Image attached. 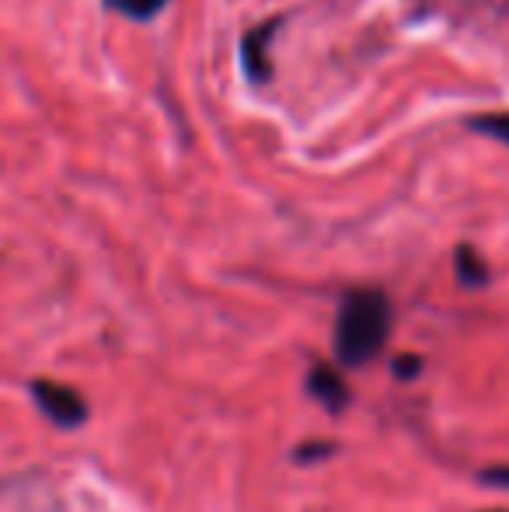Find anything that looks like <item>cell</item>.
<instances>
[{"instance_id": "obj_1", "label": "cell", "mask_w": 509, "mask_h": 512, "mask_svg": "<svg viewBox=\"0 0 509 512\" xmlns=\"http://www.w3.org/2000/svg\"><path fill=\"white\" fill-rule=\"evenodd\" d=\"M391 335V304L381 290H356L342 300L335 321V356L346 366L377 359Z\"/></svg>"}, {"instance_id": "obj_2", "label": "cell", "mask_w": 509, "mask_h": 512, "mask_svg": "<svg viewBox=\"0 0 509 512\" xmlns=\"http://www.w3.org/2000/svg\"><path fill=\"white\" fill-rule=\"evenodd\" d=\"M32 398L42 408V415L60 425V429H77L81 422H88V405H84V398L74 387L42 377L32 384Z\"/></svg>"}, {"instance_id": "obj_3", "label": "cell", "mask_w": 509, "mask_h": 512, "mask_svg": "<svg viewBox=\"0 0 509 512\" xmlns=\"http://www.w3.org/2000/svg\"><path fill=\"white\" fill-rule=\"evenodd\" d=\"M279 25H283V18H272V21H265V25L252 28V32L241 39V67H245V77L252 84H269V77H272L269 42Z\"/></svg>"}, {"instance_id": "obj_4", "label": "cell", "mask_w": 509, "mask_h": 512, "mask_svg": "<svg viewBox=\"0 0 509 512\" xmlns=\"http://www.w3.org/2000/svg\"><path fill=\"white\" fill-rule=\"evenodd\" d=\"M307 391L311 398H318L328 411H342L349 405V387L332 366H314L311 377H307Z\"/></svg>"}, {"instance_id": "obj_5", "label": "cell", "mask_w": 509, "mask_h": 512, "mask_svg": "<svg viewBox=\"0 0 509 512\" xmlns=\"http://www.w3.org/2000/svg\"><path fill=\"white\" fill-rule=\"evenodd\" d=\"M457 276H461L464 286H482L485 279H489L485 262L478 258L475 248H468V244H461V248H457Z\"/></svg>"}, {"instance_id": "obj_6", "label": "cell", "mask_w": 509, "mask_h": 512, "mask_svg": "<svg viewBox=\"0 0 509 512\" xmlns=\"http://www.w3.org/2000/svg\"><path fill=\"white\" fill-rule=\"evenodd\" d=\"M105 7L123 18H133V21H150L168 7V0H105Z\"/></svg>"}, {"instance_id": "obj_7", "label": "cell", "mask_w": 509, "mask_h": 512, "mask_svg": "<svg viewBox=\"0 0 509 512\" xmlns=\"http://www.w3.org/2000/svg\"><path fill=\"white\" fill-rule=\"evenodd\" d=\"M471 129H478V133H485V136H496V140H503L509 147V112L478 115V119H471Z\"/></svg>"}, {"instance_id": "obj_8", "label": "cell", "mask_w": 509, "mask_h": 512, "mask_svg": "<svg viewBox=\"0 0 509 512\" xmlns=\"http://www.w3.org/2000/svg\"><path fill=\"white\" fill-rule=\"evenodd\" d=\"M419 370H422V363L415 356H405V359H398V363H394V373H398L401 380H412Z\"/></svg>"}, {"instance_id": "obj_9", "label": "cell", "mask_w": 509, "mask_h": 512, "mask_svg": "<svg viewBox=\"0 0 509 512\" xmlns=\"http://www.w3.org/2000/svg\"><path fill=\"white\" fill-rule=\"evenodd\" d=\"M489 485H509V467H496V471H485L482 474Z\"/></svg>"}, {"instance_id": "obj_10", "label": "cell", "mask_w": 509, "mask_h": 512, "mask_svg": "<svg viewBox=\"0 0 509 512\" xmlns=\"http://www.w3.org/2000/svg\"><path fill=\"white\" fill-rule=\"evenodd\" d=\"M321 453H332V446H307V450H300V460L321 457Z\"/></svg>"}]
</instances>
